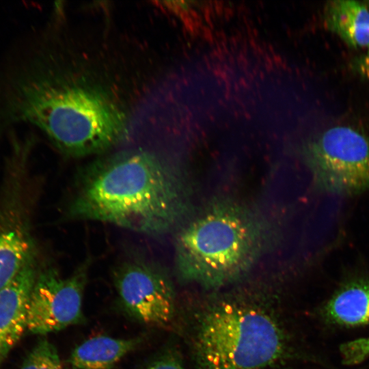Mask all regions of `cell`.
<instances>
[{"label":"cell","mask_w":369,"mask_h":369,"mask_svg":"<svg viewBox=\"0 0 369 369\" xmlns=\"http://www.w3.org/2000/svg\"><path fill=\"white\" fill-rule=\"evenodd\" d=\"M22 122L40 128L62 152L83 156L118 143L125 115L105 92L63 79L17 47L0 64V137Z\"/></svg>","instance_id":"cell-1"},{"label":"cell","mask_w":369,"mask_h":369,"mask_svg":"<svg viewBox=\"0 0 369 369\" xmlns=\"http://www.w3.org/2000/svg\"><path fill=\"white\" fill-rule=\"evenodd\" d=\"M184 202L180 180L165 159L148 150H130L85 169L68 214L74 219L157 236L177 224Z\"/></svg>","instance_id":"cell-2"},{"label":"cell","mask_w":369,"mask_h":369,"mask_svg":"<svg viewBox=\"0 0 369 369\" xmlns=\"http://www.w3.org/2000/svg\"><path fill=\"white\" fill-rule=\"evenodd\" d=\"M263 242V230L247 210L230 202L217 203L178 234L176 268L185 281L221 287L249 271Z\"/></svg>","instance_id":"cell-3"},{"label":"cell","mask_w":369,"mask_h":369,"mask_svg":"<svg viewBox=\"0 0 369 369\" xmlns=\"http://www.w3.org/2000/svg\"><path fill=\"white\" fill-rule=\"evenodd\" d=\"M285 348L283 331L270 313L236 301L206 310L194 338L201 369H262L279 359Z\"/></svg>","instance_id":"cell-4"},{"label":"cell","mask_w":369,"mask_h":369,"mask_svg":"<svg viewBox=\"0 0 369 369\" xmlns=\"http://www.w3.org/2000/svg\"><path fill=\"white\" fill-rule=\"evenodd\" d=\"M303 159L316 184L340 194L369 189V136L350 126H337L303 144Z\"/></svg>","instance_id":"cell-5"},{"label":"cell","mask_w":369,"mask_h":369,"mask_svg":"<svg viewBox=\"0 0 369 369\" xmlns=\"http://www.w3.org/2000/svg\"><path fill=\"white\" fill-rule=\"evenodd\" d=\"M27 153L11 152L8 174L0 193V290L36 257L25 199L22 167Z\"/></svg>","instance_id":"cell-6"},{"label":"cell","mask_w":369,"mask_h":369,"mask_svg":"<svg viewBox=\"0 0 369 369\" xmlns=\"http://www.w3.org/2000/svg\"><path fill=\"white\" fill-rule=\"evenodd\" d=\"M88 266L83 263L68 277L52 267L38 273L28 303V331L46 334L81 321Z\"/></svg>","instance_id":"cell-7"},{"label":"cell","mask_w":369,"mask_h":369,"mask_svg":"<svg viewBox=\"0 0 369 369\" xmlns=\"http://www.w3.org/2000/svg\"><path fill=\"white\" fill-rule=\"evenodd\" d=\"M114 282L124 309L137 320L163 325L172 318L174 291L160 269L138 260L125 262L116 271Z\"/></svg>","instance_id":"cell-8"},{"label":"cell","mask_w":369,"mask_h":369,"mask_svg":"<svg viewBox=\"0 0 369 369\" xmlns=\"http://www.w3.org/2000/svg\"><path fill=\"white\" fill-rule=\"evenodd\" d=\"M37 274L34 258L0 290V364L27 329L28 303Z\"/></svg>","instance_id":"cell-9"},{"label":"cell","mask_w":369,"mask_h":369,"mask_svg":"<svg viewBox=\"0 0 369 369\" xmlns=\"http://www.w3.org/2000/svg\"><path fill=\"white\" fill-rule=\"evenodd\" d=\"M323 18L325 27L353 48L369 47V8L353 0L327 3Z\"/></svg>","instance_id":"cell-10"},{"label":"cell","mask_w":369,"mask_h":369,"mask_svg":"<svg viewBox=\"0 0 369 369\" xmlns=\"http://www.w3.org/2000/svg\"><path fill=\"white\" fill-rule=\"evenodd\" d=\"M141 338L121 339L107 336L90 338L71 353L68 363L73 369H111L134 350Z\"/></svg>","instance_id":"cell-11"},{"label":"cell","mask_w":369,"mask_h":369,"mask_svg":"<svg viewBox=\"0 0 369 369\" xmlns=\"http://www.w3.org/2000/svg\"><path fill=\"white\" fill-rule=\"evenodd\" d=\"M326 317L344 326L369 324V281L355 280L344 285L329 300Z\"/></svg>","instance_id":"cell-12"},{"label":"cell","mask_w":369,"mask_h":369,"mask_svg":"<svg viewBox=\"0 0 369 369\" xmlns=\"http://www.w3.org/2000/svg\"><path fill=\"white\" fill-rule=\"evenodd\" d=\"M20 369H63V367L56 347L44 339L31 349Z\"/></svg>","instance_id":"cell-13"},{"label":"cell","mask_w":369,"mask_h":369,"mask_svg":"<svg viewBox=\"0 0 369 369\" xmlns=\"http://www.w3.org/2000/svg\"><path fill=\"white\" fill-rule=\"evenodd\" d=\"M143 369H185L176 357L164 355L152 361Z\"/></svg>","instance_id":"cell-14"},{"label":"cell","mask_w":369,"mask_h":369,"mask_svg":"<svg viewBox=\"0 0 369 369\" xmlns=\"http://www.w3.org/2000/svg\"><path fill=\"white\" fill-rule=\"evenodd\" d=\"M347 346L348 350H353V353L348 354L353 355L347 361H353V363L357 362L360 359H364V356L369 353V340L352 342Z\"/></svg>","instance_id":"cell-15"},{"label":"cell","mask_w":369,"mask_h":369,"mask_svg":"<svg viewBox=\"0 0 369 369\" xmlns=\"http://www.w3.org/2000/svg\"><path fill=\"white\" fill-rule=\"evenodd\" d=\"M351 66L358 75L369 80V47L366 52L352 61Z\"/></svg>","instance_id":"cell-16"},{"label":"cell","mask_w":369,"mask_h":369,"mask_svg":"<svg viewBox=\"0 0 369 369\" xmlns=\"http://www.w3.org/2000/svg\"><path fill=\"white\" fill-rule=\"evenodd\" d=\"M368 5V8H369V2L368 3V5Z\"/></svg>","instance_id":"cell-17"}]
</instances>
